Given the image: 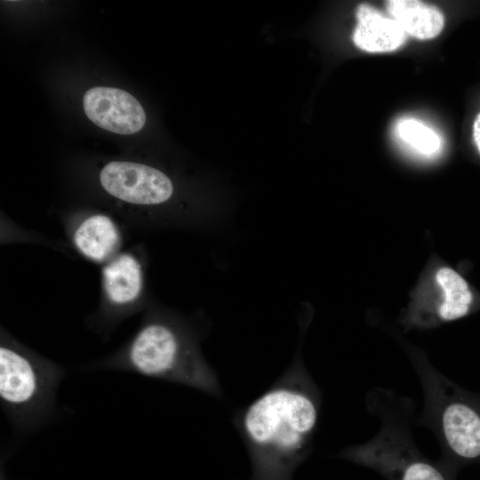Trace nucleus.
<instances>
[{
    "mask_svg": "<svg viewBox=\"0 0 480 480\" xmlns=\"http://www.w3.org/2000/svg\"><path fill=\"white\" fill-rule=\"evenodd\" d=\"M473 138L480 151V113L477 115L473 125Z\"/></svg>",
    "mask_w": 480,
    "mask_h": 480,
    "instance_id": "4468645a",
    "label": "nucleus"
},
{
    "mask_svg": "<svg viewBox=\"0 0 480 480\" xmlns=\"http://www.w3.org/2000/svg\"><path fill=\"white\" fill-rule=\"evenodd\" d=\"M100 181L109 195L135 204H159L169 200L173 193L172 182L166 174L129 161L106 164L100 173Z\"/></svg>",
    "mask_w": 480,
    "mask_h": 480,
    "instance_id": "423d86ee",
    "label": "nucleus"
},
{
    "mask_svg": "<svg viewBox=\"0 0 480 480\" xmlns=\"http://www.w3.org/2000/svg\"><path fill=\"white\" fill-rule=\"evenodd\" d=\"M118 230L112 220L105 215L85 219L76 228L74 242L87 258L102 261L116 249Z\"/></svg>",
    "mask_w": 480,
    "mask_h": 480,
    "instance_id": "9b49d317",
    "label": "nucleus"
},
{
    "mask_svg": "<svg viewBox=\"0 0 480 480\" xmlns=\"http://www.w3.org/2000/svg\"><path fill=\"white\" fill-rule=\"evenodd\" d=\"M321 406V391L299 349L283 375L234 414L252 463L250 480H292L311 454Z\"/></svg>",
    "mask_w": 480,
    "mask_h": 480,
    "instance_id": "f257e3e1",
    "label": "nucleus"
},
{
    "mask_svg": "<svg viewBox=\"0 0 480 480\" xmlns=\"http://www.w3.org/2000/svg\"><path fill=\"white\" fill-rule=\"evenodd\" d=\"M356 16L357 23L353 41L359 49L368 52H388L404 44L406 33L399 24L371 5H358Z\"/></svg>",
    "mask_w": 480,
    "mask_h": 480,
    "instance_id": "6e6552de",
    "label": "nucleus"
},
{
    "mask_svg": "<svg viewBox=\"0 0 480 480\" xmlns=\"http://www.w3.org/2000/svg\"><path fill=\"white\" fill-rule=\"evenodd\" d=\"M444 297L435 310V318L450 322L465 316L470 310L473 295L466 280L451 268H440L436 276Z\"/></svg>",
    "mask_w": 480,
    "mask_h": 480,
    "instance_id": "f8f14e48",
    "label": "nucleus"
},
{
    "mask_svg": "<svg viewBox=\"0 0 480 480\" xmlns=\"http://www.w3.org/2000/svg\"><path fill=\"white\" fill-rule=\"evenodd\" d=\"M398 136L405 143L423 155H432L441 148L440 137L421 122L406 118L401 120L396 126Z\"/></svg>",
    "mask_w": 480,
    "mask_h": 480,
    "instance_id": "ddd939ff",
    "label": "nucleus"
},
{
    "mask_svg": "<svg viewBox=\"0 0 480 480\" xmlns=\"http://www.w3.org/2000/svg\"><path fill=\"white\" fill-rule=\"evenodd\" d=\"M368 412L380 420L370 440L341 450L338 456L372 469L387 480H455L456 474L433 461L418 448L413 437L414 401L392 389L377 387L365 396Z\"/></svg>",
    "mask_w": 480,
    "mask_h": 480,
    "instance_id": "7ed1b4c3",
    "label": "nucleus"
},
{
    "mask_svg": "<svg viewBox=\"0 0 480 480\" xmlns=\"http://www.w3.org/2000/svg\"><path fill=\"white\" fill-rule=\"evenodd\" d=\"M65 374L60 364L2 338L0 404L16 435H30L52 420L58 387Z\"/></svg>",
    "mask_w": 480,
    "mask_h": 480,
    "instance_id": "39448f33",
    "label": "nucleus"
},
{
    "mask_svg": "<svg viewBox=\"0 0 480 480\" xmlns=\"http://www.w3.org/2000/svg\"><path fill=\"white\" fill-rule=\"evenodd\" d=\"M102 274L105 292L112 305L124 307L139 298L142 273L140 263L132 255H118L104 268Z\"/></svg>",
    "mask_w": 480,
    "mask_h": 480,
    "instance_id": "9d476101",
    "label": "nucleus"
},
{
    "mask_svg": "<svg viewBox=\"0 0 480 480\" xmlns=\"http://www.w3.org/2000/svg\"><path fill=\"white\" fill-rule=\"evenodd\" d=\"M83 107L97 126L117 134L138 132L146 122L140 103L129 92L113 87L97 86L85 92Z\"/></svg>",
    "mask_w": 480,
    "mask_h": 480,
    "instance_id": "0eeeda50",
    "label": "nucleus"
},
{
    "mask_svg": "<svg viewBox=\"0 0 480 480\" xmlns=\"http://www.w3.org/2000/svg\"><path fill=\"white\" fill-rule=\"evenodd\" d=\"M388 13L406 35L420 40L438 36L444 25L443 13L435 6L417 0H389L386 2Z\"/></svg>",
    "mask_w": 480,
    "mask_h": 480,
    "instance_id": "1a4fd4ad",
    "label": "nucleus"
},
{
    "mask_svg": "<svg viewBox=\"0 0 480 480\" xmlns=\"http://www.w3.org/2000/svg\"><path fill=\"white\" fill-rule=\"evenodd\" d=\"M410 356L424 398L418 424L431 430L439 442V461L455 474L464 465L480 462V404L460 391L423 354L414 351Z\"/></svg>",
    "mask_w": 480,
    "mask_h": 480,
    "instance_id": "20e7f679",
    "label": "nucleus"
},
{
    "mask_svg": "<svg viewBox=\"0 0 480 480\" xmlns=\"http://www.w3.org/2000/svg\"><path fill=\"white\" fill-rule=\"evenodd\" d=\"M138 373L222 396L219 378L203 356L198 339L183 324L153 316L129 344L116 354L84 367Z\"/></svg>",
    "mask_w": 480,
    "mask_h": 480,
    "instance_id": "f03ea898",
    "label": "nucleus"
}]
</instances>
